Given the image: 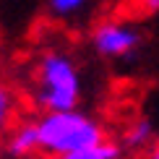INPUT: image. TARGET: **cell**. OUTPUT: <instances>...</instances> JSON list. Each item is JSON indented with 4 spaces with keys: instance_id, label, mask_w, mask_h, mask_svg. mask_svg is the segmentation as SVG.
<instances>
[{
    "instance_id": "obj_4",
    "label": "cell",
    "mask_w": 159,
    "mask_h": 159,
    "mask_svg": "<svg viewBox=\"0 0 159 159\" xmlns=\"http://www.w3.org/2000/svg\"><path fill=\"white\" fill-rule=\"evenodd\" d=\"M5 151L13 159H26L39 151V130H37V120H26L18 123L16 128L8 130V141H5Z\"/></svg>"
},
{
    "instance_id": "obj_10",
    "label": "cell",
    "mask_w": 159,
    "mask_h": 159,
    "mask_svg": "<svg viewBox=\"0 0 159 159\" xmlns=\"http://www.w3.org/2000/svg\"><path fill=\"white\" fill-rule=\"evenodd\" d=\"M143 8H146V11H151V13H154V11H159V0H143Z\"/></svg>"
},
{
    "instance_id": "obj_5",
    "label": "cell",
    "mask_w": 159,
    "mask_h": 159,
    "mask_svg": "<svg viewBox=\"0 0 159 159\" xmlns=\"http://www.w3.org/2000/svg\"><path fill=\"white\" fill-rule=\"evenodd\" d=\"M151 143H154V123L149 117H138L125 128L120 146L123 151H149Z\"/></svg>"
},
{
    "instance_id": "obj_3",
    "label": "cell",
    "mask_w": 159,
    "mask_h": 159,
    "mask_svg": "<svg viewBox=\"0 0 159 159\" xmlns=\"http://www.w3.org/2000/svg\"><path fill=\"white\" fill-rule=\"evenodd\" d=\"M141 44V34L136 26L123 24V21H102L91 31V47L102 57H128L133 55Z\"/></svg>"
},
{
    "instance_id": "obj_7",
    "label": "cell",
    "mask_w": 159,
    "mask_h": 159,
    "mask_svg": "<svg viewBox=\"0 0 159 159\" xmlns=\"http://www.w3.org/2000/svg\"><path fill=\"white\" fill-rule=\"evenodd\" d=\"M47 3V11L55 18H63V21H70V18L86 13V8L91 5V0H44Z\"/></svg>"
},
{
    "instance_id": "obj_2",
    "label": "cell",
    "mask_w": 159,
    "mask_h": 159,
    "mask_svg": "<svg viewBox=\"0 0 159 159\" xmlns=\"http://www.w3.org/2000/svg\"><path fill=\"white\" fill-rule=\"evenodd\" d=\"M39 130V151L52 159H65L68 154L89 146V143L104 138V128L81 110H57V112H42L37 120Z\"/></svg>"
},
{
    "instance_id": "obj_6",
    "label": "cell",
    "mask_w": 159,
    "mask_h": 159,
    "mask_svg": "<svg viewBox=\"0 0 159 159\" xmlns=\"http://www.w3.org/2000/svg\"><path fill=\"white\" fill-rule=\"evenodd\" d=\"M123 154L125 151L120 146V141H112V138L104 136V138H99V141L89 143V146L68 154L65 159H123Z\"/></svg>"
},
{
    "instance_id": "obj_9",
    "label": "cell",
    "mask_w": 159,
    "mask_h": 159,
    "mask_svg": "<svg viewBox=\"0 0 159 159\" xmlns=\"http://www.w3.org/2000/svg\"><path fill=\"white\" fill-rule=\"evenodd\" d=\"M146 154H149V159H159V138H157V141L149 146V151H146Z\"/></svg>"
},
{
    "instance_id": "obj_1",
    "label": "cell",
    "mask_w": 159,
    "mask_h": 159,
    "mask_svg": "<svg viewBox=\"0 0 159 159\" xmlns=\"http://www.w3.org/2000/svg\"><path fill=\"white\" fill-rule=\"evenodd\" d=\"M81 70L76 60L63 50H47L37 60L34 104L42 112L76 110L81 104Z\"/></svg>"
},
{
    "instance_id": "obj_8",
    "label": "cell",
    "mask_w": 159,
    "mask_h": 159,
    "mask_svg": "<svg viewBox=\"0 0 159 159\" xmlns=\"http://www.w3.org/2000/svg\"><path fill=\"white\" fill-rule=\"evenodd\" d=\"M16 107H18L16 91L11 86L0 84V133H8L11 130L13 117H16Z\"/></svg>"
}]
</instances>
